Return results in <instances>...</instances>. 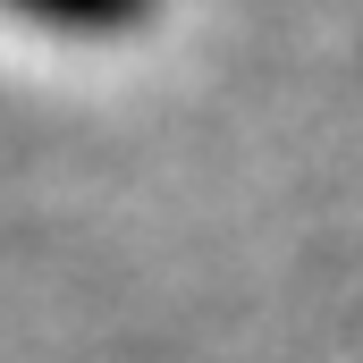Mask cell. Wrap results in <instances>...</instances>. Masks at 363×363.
Here are the masks:
<instances>
[{"mask_svg":"<svg viewBox=\"0 0 363 363\" xmlns=\"http://www.w3.org/2000/svg\"><path fill=\"white\" fill-rule=\"evenodd\" d=\"M169 0H0V26L51 43H135L161 26Z\"/></svg>","mask_w":363,"mask_h":363,"instance_id":"1","label":"cell"}]
</instances>
